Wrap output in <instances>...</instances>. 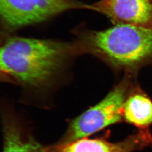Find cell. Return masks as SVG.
I'll return each instance as SVG.
<instances>
[{"mask_svg": "<svg viewBox=\"0 0 152 152\" xmlns=\"http://www.w3.org/2000/svg\"><path fill=\"white\" fill-rule=\"evenodd\" d=\"M127 75L100 102L71 120L64 134L56 144H64L87 137L122 121L124 104L134 86L132 75Z\"/></svg>", "mask_w": 152, "mask_h": 152, "instance_id": "cell-3", "label": "cell"}, {"mask_svg": "<svg viewBox=\"0 0 152 152\" xmlns=\"http://www.w3.org/2000/svg\"><path fill=\"white\" fill-rule=\"evenodd\" d=\"M74 9L92 10V5L77 0H0V20L15 30Z\"/></svg>", "mask_w": 152, "mask_h": 152, "instance_id": "cell-4", "label": "cell"}, {"mask_svg": "<svg viewBox=\"0 0 152 152\" xmlns=\"http://www.w3.org/2000/svg\"><path fill=\"white\" fill-rule=\"evenodd\" d=\"M4 137L3 152H48L39 142L16 113L7 105L1 107Z\"/></svg>", "mask_w": 152, "mask_h": 152, "instance_id": "cell-7", "label": "cell"}, {"mask_svg": "<svg viewBox=\"0 0 152 152\" xmlns=\"http://www.w3.org/2000/svg\"><path fill=\"white\" fill-rule=\"evenodd\" d=\"M0 82H9L15 83L14 80L5 72L0 70Z\"/></svg>", "mask_w": 152, "mask_h": 152, "instance_id": "cell-9", "label": "cell"}, {"mask_svg": "<svg viewBox=\"0 0 152 152\" xmlns=\"http://www.w3.org/2000/svg\"><path fill=\"white\" fill-rule=\"evenodd\" d=\"M92 7L114 24L152 28V0H100Z\"/></svg>", "mask_w": 152, "mask_h": 152, "instance_id": "cell-5", "label": "cell"}, {"mask_svg": "<svg viewBox=\"0 0 152 152\" xmlns=\"http://www.w3.org/2000/svg\"><path fill=\"white\" fill-rule=\"evenodd\" d=\"M76 55L73 42L12 37L0 46V70L24 89L41 93L54 86Z\"/></svg>", "mask_w": 152, "mask_h": 152, "instance_id": "cell-1", "label": "cell"}, {"mask_svg": "<svg viewBox=\"0 0 152 152\" xmlns=\"http://www.w3.org/2000/svg\"><path fill=\"white\" fill-rule=\"evenodd\" d=\"M123 120L140 130L152 125V100L139 88L133 86L123 107Z\"/></svg>", "mask_w": 152, "mask_h": 152, "instance_id": "cell-8", "label": "cell"}, {"mask_svg": "<svg viewBox=\"0 0 152 152\" xmlns=\"http://www.w3.org/2000/svg\"><path fill=\"white\" fill-rule=\"evenodd\" d=\"M76 54H90L132 75L152 62V28L115 24L103 31H77Z\"/></svg>", "mask_w": 152, "mask_h": 152, "instance_id": "cell-2", "label": "cell"}, {"mask_svg": "<svg viewBox=\"0 0 152 152\" xmlns=\"http://www.w3.org/2000/svg\"><path fill=\"white\" fill-rule=\"evenodd\" d=\"M152 144V134L147 129L117 142L85 137L64 144H55L48 147V152H134Z\"/></svg>", "mask_w": 152, "mask_h": 152, "instance_id": "cell-6", "label": "cell"}]
</instances>
